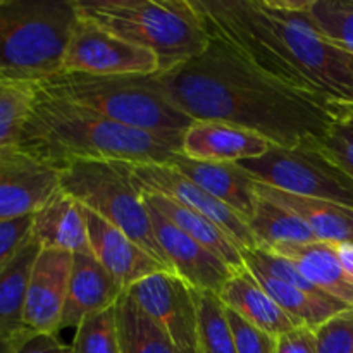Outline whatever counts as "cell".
<instances>
[{
    "label": "cell",
    "instance_id": "6da1fadb",
    "mask_svg": "<svg viewBox=\"0 0 353 353\" xmlns=\"http://www.w3.org/2000/svg\"><path fill=\"white\" fill-rule=\"evenodd\" d=\"M145 81L190 119L243 128L283 148L319 147L347 110L276 81L216 38L195 59Z\"/></svg>",
    "mask_w": 353,
    "mask_h": 353
},
{
    "label": "cell",
    "instance_id": "7a4b0ae2",
    "mask_svg": "<svg viewBox=\"0 0 353 353\" xmlns=\"http://www.w3.org/2000/svg\"><path fill=\"white\" fill-rule=\"evenodd\" d=\"M210 38L276 81L319 100L353 105V55L319 33L309 0H192Z\"/></svg>",
    "mask_w": 353,
    "mask_h": 353
},
{
    "label": "cell",
    "instance_id": "3957f363",
    "mask_svg": "<svg viewBox=\"0 0 353 353\" xmlns=\"http://www.w3.org/2000/svg\"><path fill=\"white\" fill-rule=\"evenodd\" d=\"M16 147L59 171L76 161L171 164L178 154L161 138L50 95L40 85Z\"/></svg>",
    "mask_w": 353,
    "mask_h": 353
},
{
    "label": "cell",
    "instance_id": "277c9868",
    "mask_svg": "<svg viewBox=\"0 0 353 353\" xmlns=\"http://www.w3.org/2000/svg\"><path fill=\"white\" fill-rule=\"evenodd\" d=\"M76 14L154 52L162 69L195 59L210 43L192 0H72Z\"/></svg>",
    "mask_w": 353,
    "mask_h": 353
},
{
    "label": "cell",
    "instance_id": "5b68a950",
    "mask_svg": "<svg viewBox=\"0 0 353 353\" xmlns=\"http://www.w3.org/2000/svg\"><path fill=\"white\" fill-rule=\"evenodd\" d=\"M50 95L93 110L123 126L161 138L174 152H181L185 131L193 119L176 109L143 78H97L85 74L50 76L38 81Z\"/></svg>",
    "mask_w": 353,
    "mask_h": 353
},
{
    "label": "cell",
    "instance_id": "8992f818",
    "mask_svg": "<svg viewBox=\"0 0 353 353\" xmlns=\"http://www.w3.org/2000/svg\"><path fill=\"white\" fill-rule=\"evenodd\" d=\"M76 19L72 0H0V78L61 74Z\"/></svg>",
    "mask_w": 353,
    "mask_h": 353
},
{
    "label": "cell",
    "instance_id": "52a82bcc",
    "mask_svg": "<svg viewBox=\"0 0 353 353\" xmlns=\"http://www.w3.org/2000/svg\"><path fill=\"white\" fill-rule=\"evenodd\" d=\"M61 188L81 207L126 233L164 268L172 271L161 250L143 193L131 164L116 161H76L61 169Z\"/></svg>",
    "mask_w": 353,
    "mask_h": 353
},
{
    "label": "cell",
    "instance_id": "ba28073f",
    "mask_svg": "<svg viewBox=\"0 0 353 353\" xmlns=\"http://www.w3.org/2000/svg\"><path fill=\"white\" fill-rule=\"evenodd\" d=\"M238 165L255 181L276 190L353 209V178L319 147L272 145L265 155L238 162Z\"/></svg>",
    "mask_w": 353,
    "mask_h": 353
},
{
    "label": "cell",
    "instance_id": "9c48e42d",
    "mask_svg": "<svg viewBox=\"0 0 353 353\" xmlns=\"http://www.w3.org/2000/svg\"><path fill=\"white\" fill-rule=\"evenodd\" d=\"M161 69V59L154 52L130 43L79 16L62 59L65 74L97 78H143L157 74Z\"/></svg>",
    "mask_w": 353,
    "mask_h": 353
},
{
    "label": "cell",
    "instance_id": "30bf717a",
    "mask_svg": "<svg viewBox=\"0 0 353 353\" xmlns=\"http://www.w3.org/2000/svg\"><path fill=\"white\" fill-rule=\"evenodd\" d=\"M126 292L168 334L176 353H199V321L193 288L178 274L159 271Z\"/></svg>",
    "mask_w": 353,
    "mask_h": 353
},
{
    "label": "cell",
    "instance_id": "8fae6325",
    "mask_svg": "<svg viewBox=\"0 0 353 353\" xmlns=\"http://www.w3.org/2000/svg\"><path fill=\"white\" fill-rule=\"evenodd\" d=\"M134 181L143 193L168 196L195 212L202 214L221 228L241 252L259 248L247 221L221 200L207 193L171 164H131Z\"/></svg>",
    "mask_w": 353,
    "mask_h": 353
},
{
    "label": "cell",
    "instance_id": "7c38bea8",
    "mask_svg": "<svg viewBox=\"0 0 353 353\" xmlns=\"http://www.w3.org/2000/svg\"><path fill=\"white\" fill-rule=\"evenodd\" d=\"M61 190L59 169L16 145L0 152V223L34 216Z\"/></svg>",
    "mask_w": 353,
    "mask_h": 353
},
{
    "label": "cell",
    "instance_id": "4fadbf2b",
    "mask_svg": "<svg viewBox=\"0 0 353 353\" xmlns=\"http://www.w3.org/2000/svg\"><path fill=\"white\" fill-rule=\"evenodd\" d=\"M147 203V202H145ZM155 238L171 265L172 272L178 274L186 285L200 292H212L219 295L228 279L233 276L234 269L230 268L223 259L183 233L168 217L148 205Z\"/></svg>",
    "mask_w": 353,
    "mask_h": 353
},
{
    "label": "cell",
    "instance_id": "5bb4252c",
    "mask_svg": "<svg viewBox=\"0 0 353 353\" xmlns=\"http://www.w3.org/2000/svg\"><path fill=\"white\" fill-rule=\"evenodd\" d=\"M72 254L41 248L28 285L24 324L33 333L57 334L68 299Z\"/></svg>",
    "mask_w": 353,
    "mask_h": 353
},
{
    "label": "cell",
    "instance_id": "9a60e30c",
    "mask_svg": "<svg viewBox=\"0 0 353 353\" xmlns=\"http://www.w3.org/2000/svg\"><path fill=\"white\" fill-rule=\"evenodd\" d=\"M83 212H85L90 250L93 257L123 286L124 292L155 272L169 271L126 233L85 207Z\"/></svg>",
    "mask_w": 353,
    "mask_h": 353
},
{
    "label": "cell",
    "instance_id": "2e32d148",
    "mask_svg": "<svg viewBox=\"0 0 353 353\" xmlns=\"http://www.w3.org/2000/svg\"><path fill=\"white\" fill-rule=\"evenodd\" d=\"M271 147V141L243 128L216 121H193L183 134L179 154L192 161L238 164L262 157Z\"/></svg>",
    "mask_w": 353,
    "mask_h": 353
},
{
    "label": "cell",
    "instance_id": "e0dca14e",
    "mask_svg": "<svg viewBox=\"0 0 353 353\" xmlns=\"http://www.w3.org/2000/svg\"><path fill=\"white\" fill-rule=\"evenodd\" d=\"M123 293V286L93 254H74L61 330L78 327L79 323L92 314L110 309Z\"/></svg>",
    "mask_w": 353,
    "mask_h": 353
},
{
    "label": "cell",
    "instance_id": "ac0fdd59",
    "mask_svg": "<svg viewBox=\"0 0 353 353\" xmlns=\"http://www.w3.org/2000/svg\"><path fill=\"white\" fill-rule=\"evenodd\" d=\"M171 165L234 210L241 219L247 221V224L252 219L257 203V193L254 190V178L248 176L240 165L192 161L179 152L174 155Z\"/></svg>",
    "mask_w": 353,
    "mask_h": 353
},
{
    "label": "cell",
    "instance_id": "d6986e66",
    "mask_svg": "<svg viewBox=\"0 0 353 353\" xmlns=\"http://www.w3.org/2000/svg\"><path fill=\"white\" fill-rule=\"evenodd\" d=\"M31 236L41 248L92 254L83 207L62 190L33 216Z\"/></svg>",
    "mask_w": 353,
    "mask_h": 353
},
{
    "label": "cell",
    "instance_id": "ffe728a7",
    "mask_svg": "<svg viewBox=\"0 0 353 353\" xmlns=\"http://www.w3.org/2000/svg\"><path fill=\"white\" fill-rule=\"evenodd\" d=\"M219 299L228 309L243 317L247 323L274 338L299 327L279 309L247 268L233 272L219 292Z\"/></svg>",
    "mask_w": 353,
    "mask_h": 353
},
{
    "label": "cell",
    "instance_id": "44dd1931",
    "mask_svg": "<svg viewBox=\"0 0 353 353\" xmlns=\"http://www.w3.org/2000/svg\"><path fill=\"white\" fill-rule=\"evenodd\" d=\"M254 190L257 195L272 200L302 217L312 230L317 241L326 243H353V209L326 200L307 199L281 192L272 186L254 179Z\"/></svg>",
    "mask_w": 353,
    "mask_h": 353
},
{
    "label": "cell",
    "instance_id": "7402d4cb",
    "mask_svg": "<svg viewBox=\"0 0 353 353\" xmlns=\"http://www.w3.org/2000/svg\"><path fill=\"white\" fill-rule=\"evenodd\" d=\"M271 252L290 259L310 285L353 307V285L345 278L334 243L312 241L305 245L281 247Z\"/></svg>",
    "mask_w": 353,
    "mask_h": 353
},
{
    "label": "cell",
    "instance_id": "603a6c76",
    "mask_svg": "<svg viewBox=\"0 0 353 353\" xmlns=\"http://www.w3.org/2000/svg\"><path fill=\"white\" fill-rule=\"evenodd\" d=\"M143 200L148 205L154 207L155 210H159L162 216L168 217L183 233H186L190 238L199 241L202 247H205L207 250H210L217 257L223 259L234 271H240V269L245 268L240 248L212 221H209L202 214L195 212V210L188 209V207L181 205V203L174 202V200L168 199V196L143 193Z\"/></svg>",
    "mask_w": 353,
    "mask_h": 353
},
{
    "label": "cell",
    "instance_id": "cb8c5ba5",
    "mask_svg": "<svg viewBox=\"0 0 353 353\" xmlns=\"http://www.w3.org/2000/svg\"><path fill=\"white\" fill-rule=\"evenodd\" d=\"M41 247L30 238L16 257L0 272V331L7 334L33 333L24 324L28 285Z\"/></svg>",
    "mask_w": 353,
    "mask_h": 353
},
{
    "label": "cell",
    "instance_id": "d4e9b609",
    "mask_svg": "<svg viewBox=\"0 0 353 353\" xmlns=\"http://www.w3.org/2000/svg\"><path fill=\"white\" fill-rule=\"evenodd\" d=\"M252 272V271H250ZM257 279L259 285L268 292V295L278 303L279 309L296 324V326H307L310 330H317L321 324L330 321L336 314L353 309L341 300L330 295H312L303 290L283 283L272 276L252 272Z\"/></svg>",
    "mask_w": 353,
    "mask_h": 353
},
{
    "label": "cell",
    "instance_id": "484cf974",
    "mask_svg": "<svg viewBox=\"0 0 353 353\" xmlns=\"http://www.w3.org/2000/svg\"><path fill=\"white\" fill-rule=\"evenodd\" d=\"M248 226L257 240L259 248L264 250L317 241L302 217L261 195H257L255 212L248 221Z\"/></svg>",
    "mask_w": 353,
    "mask_h": 353
},
{
    "label": "cell",
    "instance_id": "4316f807",
    "mask_svg": "<svg viewBox=\"0 0 353 353\" xmlns=\"http://www.w3.org/2000/svg\"><path fill=\"white\" fill-rule=\"evenodd\" d=\"M121 353H176L168 334L124 292L114 305Z\"/></svg>",
    "mask_w": 353,
    "mask_h": 353
},
{
    "label": "cell",
    "instance_id": "83f0119b",
    "mask_svg": "<svg viewBox=\"0 0 353 353\" xmlns=\"http://www.w3.org/2000/svg\"><path fill=\"white\" fill-rule=\"evenodd\" d=\"M199 321V353H236L226 305L212 292L193 290Z\"/></svg>",
    "mask_w": 353,
    "mask_h": 353
},
{
    "label": "cell",
    "instance_id": "f1b7e54d",
    "mask_svg": "<svg viewBox=\"0 0 353 353\" xmlns=\"http://www.w3.org/2000/svg\"><path fill=\"white\" fill-rule=\"evenodd\" d=\"M38 81L0 78V152L14 147L28 119Z\"/></svg>",
    "mask_w": 353,
    "mask_h": 353
},
{
    "label": "cell",
    "instance_id": "f546056e",
    "mask_svg": "<svg viewBox=\"0 0 353 353\" xmlns=\"http://www.w3.org/2000/svg\"><path fill=\"white\" fill-rule=\"evenodd\" d=\"M307 14L321 34L353 55V0H309Z\"/></svg>",
    "mask_w": 353,
    "mask_h": 353
},
{
    "label": "cell",
    "instance_id": "4dcf8cb0",
    "mask_svg": "<svg viewBox=\"0 0 353 353\" xmlns=\"http://www.w3.org/2000/svg\"><path fill=\"white\" fill-rule=\"evenodd\" d=\"M72 353H121L116 309L92 314L79 323L72 340Z\"/></svg>",
    "mask_w": 353,
    "mask_h": 353
},
{
    "label": "cell",
    "instance_id": "1f68e13d",
    "mask_svg": "<svg viewBox=\"0 0 353 353\" xmlns=\"http://www.w3.org/2000/svg\"><path fill=\"white\" fill-rule=\"evenodd\" d=\"M241 259H243V264L248 271L272 276L279 281L288 283V285L303 290L307 293H312V295H327V293L321 292L319 288L310 285L303 278L302 272L296 269V265L290 259L283 257V255L274 254L271 250H264V248H254V250L241 252Z\"/></svg>",
    "mask_w": 353,
    "mask_h": 353
},
{
    "label": "cell",
    "instance_id": "d6a6232c",
    "mask_svg": "<svg viewBox=\"0 0 353 353\" xmlns=\"http://www.w3.org/2000/svg\"><path fill=\"white\" fill-rule=\"evenodd\" d=\"M345 114L331 124L319 148L353 178V107L345 105Z\"/></svg>",
    "mask_w": 353,
    "mask_h": 353
},
{
    "label": "cell",
    "instance_id": "836d02e7",
    "mask_svg": "<svg viewBox=\"0 0 353 353\" xmlns=\"http://www.w3.org/2000/svg\"><path fill=\"white\" fill-rule=\"evenodd\" d=\"M316 333V353H353V309L336 314Z\"/></svg>",
    "mask_w": 353,
    "mask_h": 353
},
{
    "label": "cell",
    "instance_id": "e575fe53",
    "mask_svg": "<svg viewBox=\"0 0 353 353\" xmlns=\"http://www.w3.org/2000/svg\"><path fill=\"white\" fill-rule=\"evenodd\" d=\"M228 321L233 331L236 353H274L276 338L265 331L259 330L254 324L247 323L241 316L226 307Z\"/></svg>",
    "mask_w": 353,
    "mask_h": 353
},
{
    "label": "cell",
    "instance_id": "d590c367",
    "mask_svg": "<svg viewBox=\"0 0 353 353\" xmlns=\"http://www.w3.org/2000/svg\"><path fill=\"white\" fill-rule=\"evenodd\" d=\"M31 226H33V216L0 223V272L30 241Z\"/></svg>",
    "mask_w": 353,
    "mask_h": 353
},
{
    "label": "cell",
    "instance_id": "8d00e7d4",
    "mask_svg": "<svg viewBox=\"0 0 353 353\" xmlns=\"http://www.w3.org/2000/svg\"><path fill=\"white\" fill-rule=\"evenodd\" d=\"M274 353H316V333L307 326L295 327L276 338Z\"/></svg>",
    "mask_w": 353,
    "mask_h": 353
},
{
    "label": "cell",
    "instance_id": "74e56055",
    "mask_svg": "<svg viewBox=\"0 0 353 353\" xmlns=\"http://www.w3.org/2000/svg\"><path fill=\"white\" fill-rule=\"evenodd\" d=\"M17 353H72V348L62 343L57 334L30 333L23 340Z\"/></svg>",
    "mask_w": 353,
    "mask_h": 353
},
{
    "label": "cell",
    "instance_id": "f35d334b",
    "mask_svg": "<svg viewBox=\"0 0 353 353\" xmlns=\"http://www.w3.org/2000/svg\"><path fill=\"white\" fill-rule=\"evenodd\" d=\"M338 261H340L347 281L353 285V243H334Z\"/></svg>",
    "mask_w": 353,
    "mask_h": 353
},
{
    "label": "cell",
    "instance_id": "ab89813d",
    "mask_svg": "<svg viewBox=\"0 0 353 353\" xmlns=\"http://www.w3.org/2000/svg\"><path fill=\"white\" fill-rule=\"evenodd\" d=\"M28 334H19V336H16V334H7L0 331V353H17L21 343H23V340Z\"/></svg>",
    "mask_w": 353,
    "mask_h": 353
},
{
    "label": "cell",
    "instance_id": "60d3db41",
    "mask_svg": "<svg viewBox=\"0 0 353 353\" xmlns=\"http://www.w3.org/2000/svg\"><path fill=\"white\" fill-rule=\"evenodd\" d=\"M348 107H352V105H348Z\"/></svg>",
    "mask_w": 353,
    "mask_h": 353
},
{
    "label": "cell",
    "instance_id": "b9f144b4",
    "mask_svg": "<svg viewBox=\"0 0 353 353\" xmlns=\"http://www.w3.org/2000/svg\"><path fill=\"white\" fill-rule=\"evenodd\" d=\"M352 107H353V105H352Z\"/></svg>",
    "mask_w": 353,
    "mask_h": 353
}]
</instances>
